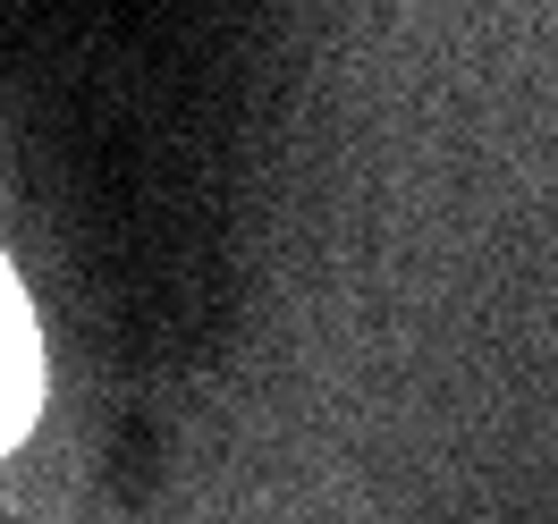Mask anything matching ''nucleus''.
Segmentation results:
<instances>
[{
	"label": "nucleus",
	"instance_id": "nucleus-1",
	"mask_svg": "<svg viewBox=\"0 0 558 524\" xmlns=\"http://www.w3.org/2000/svg\"><path fill=\"white\" fill-rule=\"evenodd\" d=\"M35 406H43V339L26 296H17V271L0 263V449L35 423Z\"/></svg>",
	"mask_w": 558,
	"mask_h": 524
}]
</instances>
